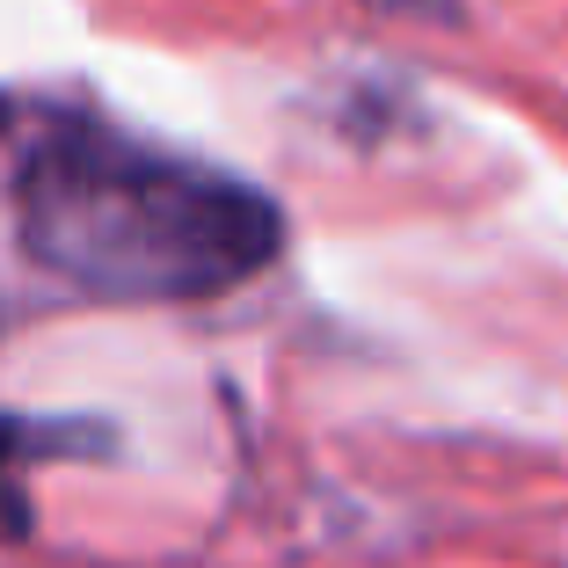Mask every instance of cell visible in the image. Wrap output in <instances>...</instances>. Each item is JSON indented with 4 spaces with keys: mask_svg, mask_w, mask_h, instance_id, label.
Here are the masks:
<instances>
[{
    "mask_svg": "<svg viewBox=\"0 0 568 568\" xmlns=\"http://www.w3.org/2000/svg\"><path fill=\"white\" fill-rule=\"evenodd\" d=\"M365 8H379V16H430V22L459 16V0H365Z\"/></svg>",
    "mask_w": 568,
    "mask_h": 568,
    "instance_id": "obj_3",
    "label": "cell"
},
{
    "mask_svg": "<svg viewBox=\"0 0 568 568\" xmlns=\"http://www.w3.org/2000/svg\"><path fill=\"white\" fill-rule=\"evenodd\" d=\"M16 234L22 255L81 300L175 306L263 277L284 248V212L255 183L59 110L22 146Z\"/></svg>",
    "mask_w": 568,
    "mask_h": 568,
    "instance_id": "obj_1",
    "label": "cell"
},
{
    "mask_svg": "<svg viewBox=\"0 0 568 568\" xmlns=\"http://www.w3.org/2000/svg\"><path fill=\"white\" fill-rule=\"evenodd\" d=\"M110 423H81V416H0V539L30 532V474L81 459V452H110Z\"/></svg>",
    "mask_w": 568,
    "mask_h": 568,
    "instance_id": "obj_2",
    "label": "cell"
}]
</instances>
